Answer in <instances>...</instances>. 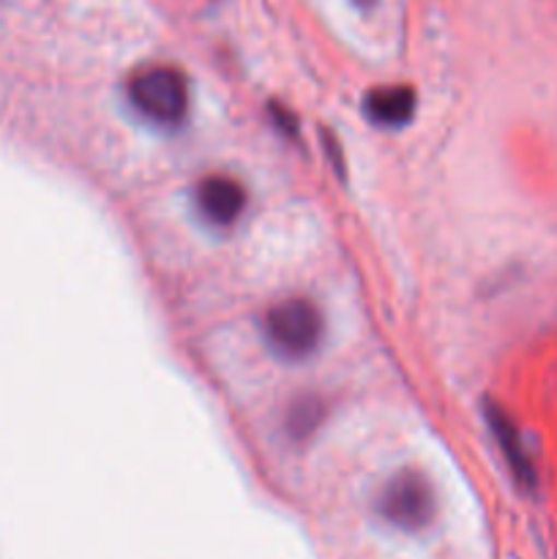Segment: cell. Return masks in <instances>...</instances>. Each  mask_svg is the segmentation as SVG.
Masks as SVG:
<instances>
[{"label": "cell", "instance_id": "6da1fadb", "mask_svg": "<svg viewBox=\"0 0 557 559\" xmlns=\"http://www.w3.org/2000/svg\"><path fill=\"white\" fill-rule=\"evenodd\" d=\"M265 336L282 358L300 360L317 349L322 338V317L315 304L287 298L273 306L265 317Z\"/></svg>", "mask_w": 557, "mask_h": 559}, {"label": "cell", "instance_id": "7a4b0ae2", "mask_svg": "<svg viewBox=\"0 0 557 559\" xmlns=\"http://www.w3.org/2000/svg\"><path fill=\"white\" fill-rule=\"evenodd\" d=\"M131 104L156 123H178L189 109V82L173 66H151L129 85Z\"/></svg>", "mask_w": 557, "mask_h": 559}, {"label": "cell", "instance_id": "3957f363", "mask_svg": "<svg viewBox=\"0 0 557 559\" xmlns=\"http://www.w3.org/2000/svg\"><path fill=\"white\" fill-rule=\"evenodd\" d=\"M377 508L393 527L415 533V530H424L435 516V495L424 475L402 469L382 486Z\"/></svg>", "mask_w": 557, "mask_h": 559}, {"label": "cell", "instance_id": "277c9868", "mask_svg": "<svg viewBox=\"0 0 557 559\" xmlns=\"http://www.w3.org/2000/svg\"><path fill=\"white\" fill-rule=\"evenodd\" d=\"M197 207L202 216L218 227H229L240 218L246 207V191L244 186L235 183L233 178L224 175H213L197 186Z\"/></svg>", "mask_w": 557, "mask_h": 559}, {"label": "cell", "instance_id": "5b68a950", "mask_svg": "<svg viewBox=\"0 0 557 559\" xmlns=\"http://www.w3.org/2000/svg\"><path fill=\"white\" fill-rule=\"evenodd\" d=\"M486 420H489L491 435H495L497 445H500L502 456H506L508 467H511V473L517 475L519 484L533 486V480H535L533 464H530L528 453H524L522 437H519L513 420L508 418V415L502 413V407H497V404H489V407H486Z\"/></svg>", "mask_w": 557, "mask_h": 559}, {"label": "cell", "instance_id": "8992f818", "mask_svg": "<svg viewBox=\"0 0 557 559\" xmlns=\"http://www.w3.org/2000/svg\"><path fill=\"white\" fill-rule=\"evenodd\" d=\"M364 109L377 126L399 129V126H404L415 115V93L407 85L377 87V91L366 96Z\"/></svg>", "mask_w": 557, "mask_h": 559}, {"label": "cell", "instance_id": "52a82bcc", "mask_svg": "<svg viewBox=\"0 0 557 559\" xmlns=\"http://www.w3.org/2000/svg\"><path fill=\"white\" fill-rule=\"evenodd\" d=\"M355 3H358V5H371V3H375V0H355Z\"/></svg>", "mask_w": 557, "mask_h": 559}]
</instances>
